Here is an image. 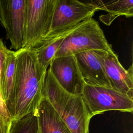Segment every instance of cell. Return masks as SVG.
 I'll return each mask as SVG.
<instances>
[{
	"label": "cell",
	"instance_id": "1",
	"mask_svg": "<svg viewBox=\"0 0 133 133\" xmlns=\"http://www.w3.org/2000/svg\"><path fill=\"white\" fill-rule=\"evenodd\" d=\"M16 55L13 103L10 112L12 120L37 111L47 71L38 64L32 49L21 48L16 51Z\"/></svg>",
	"mask_w": 133,
	"mask_h": 133
},
{
	"label": "cell",
	"instance_id": "2",
	"mask_svg": "<svg viewBox=\"0 0 133 133\" xmlns=\"http://www.w3.org/2000/svg\"><path fill=\"white\" fill-rule=\"evenodd\" d=\"M42 97L45 98L68 126L71 133H88L90 115L82 95L63 89L48 69L44 78Z\"/></svg>",
	"mask_w": 133,
	"mask_h": 133
},
{
	"label": "cell",
	"instance_id": "3",
	"mask_svg": "<svg viewBox=\"0 0 133 133\" xmlns=\"http://www.w3.org/2000/svg\"><path fill=\"white\" fill-rule=\"evenodd\" d=\"M90 50L113 51L98 22L92 18L82 22L64 38L54 58Z\"/></svg>",
	"mask_w": 133,
	"mask_h": 133
},
{
	"label": "cell",
	"instance_id": "4",
	"mask_svg": "<svg viewBox=\"0 0 133 133\" xmlns=\"http://www.w3.org/2000/svg\"><path fill=\"white\" fill-rule=\"evenodd\" d=\"M57 0H25V15L22 48H35L51 29Z\"/></svg>",
	"mask_w": 133,
	"mask_h": 133
},
{
	"label": "cell",
	"instance_id": "5",
	"mask_svg": "<svg viewBox=\"0 0 133 133\" xmlns=\"http://www.w3.org/2000/svg\"><path fill=\"white\" fill-rule=\"evenodd\" d=\"M82 96L91 117L107 111H133V99L112 88L85 84Z\"/></svg>",
	"mask_w": 133,
	"mask_h": 133
},
{
	"label": "cell",
	"instance_id": "6",
	"mask_svg": "<svg viewBox=\"0 0 133 133\" xmlns=\"http://www.w3.org/2000/svg\"><path fill=\"white\" fill-rule=\"evenodd\" d=\"M97 11L96 7L88 1L57 0L51 29L45 37L57 35L77 26L92 18Z\"/></svg>",
	"mask_w": 133,
	"mask_h": 133
},
{
	"label": "cell",
	"instance_id": "7",
	"mask_svg": "<svg viewBox=\"0 0 133 133\" xmlns=\"http://www.w3.org/2000/svg\"><path fill=\"white\" fill-rule=\"evenodd\" d=\"M25 15V0H0V22L16 51L22 48Z\"/></svg>",
	"mask_w": 133,
	"mask_h": 133
},
{
	"label": "cell",
	"instance_id": "8",
	"mask_svg": "<svg viewBox=\"0 0 133 133\" xmlns=\"http://www.w3.org/2000/svg\"><path fill=\"white\" fill-rule=\"evenodd\" d=\"M48 69L58 84L65 91L82 95L85 83L74 55L55 58Z\"/></svg>",
	"mask_w": 133,
	"mask_h": 133
},
{
	"label": "cell",
	"instance_id": "9",
	"mask_svg": "<svg viewBox=\"0 0 133 133\" xmlns=\"http://www.w3.org/2000/svg\"><path fill=\"white\" fill-rule=\"evenodd\" d=\"M98 52L112 88L133 99L132 65L126 70L114 51L98 50Z\"/></svg>",
	"mask_w": 133,
	"mask_h": 133
},
{
	"label": "cell",
	"instance_id": "10",
	"mask_svg": "<svg viewBox=\"0 0 133 133\" xmlns=\"http://www.w3.org/2000/svg\"><path fill=\"white\" fill-rule=\"evenodd\" d=\"M74 56L85 84L112 88L98 50L84 51Z\"/></svg>",
	"mask_w": 133,
	"mask_h": 133
},
{
	"label": "cell",
	"instance_id": "11",
	"mask_svg": "<svg viewBox=\"0 0 133 133\" xmlns=\"http://www.w3.org/2000/svg\"><path fill=\"white\" fill-rule=\"evenodd\" d=\"M38 133H71L50 103L42 97L37 110Z\"/></svg>",
	"mask_w": 133,
	"mask_h": 133
},
{
	"label": "cell",
	"instance_id": "12",
	"mask_svg": "<svg viewBox=\"0 0 133 133\" xmlns=\"http://www.w3.org/2000/svg\"><path fill=\"white\" fill-rule=\"evenodd\" d=\"M16 62V51L9 49L1 71L0 88L3 99L9 114L13 103Z\"/></svg>",
	"mask_w": 133,
	"mask_h": 133
},
{
	"label": "cell",
	"instance_id": "13",
	"mask_svg": "<svg viewBox=\"0 0 133 133\" xmlns=\"http://www.w3.org/2000/svg\"><path fill=\"white\" fill-rule=\"evenodd\" d=\"M95 6L97 10H104L108 13L99 16L101 22L107 25L117 17L124 16L127 18L133 16L132 0H110V1H88Z\"/></svg>",
	"mask_w": 133,
	"mask_h": 133
},
{
	"label": "cell",
	"instance_id": "14",
	"mask_svg": "<svg viewBox=\"0 0 133 133\" xmlns=\"http://www.w3.org/2000/svg\"><path fill=\"white\" fill-rule=\"evenodd\" d=\"M78 25L57 35L45 37L35 48L30 49L34 52L38 64L44 70H47L48 69L57 50L64 38Z\"/></svg>",
	"mask_w": 133,
	"mask_h": 133
},
{
	"label": "cell",
	"instance_id": "15",
	"mask_svg": "<svg viewBox=\"0 0 133 133\" xmlns=\"http://www.w3.org/2000/svg\"><path fill=\"white\" fill-rule=\"evenodd\" d=\"M9 133H38L37 111L11 122Z\"/></svg>",
	"mask_w": 133,
	"mask_h": 133
},
{
	"label": "cell",
	"instance_id": "16",
	"mask_svg": "<svg viewBox=\"0 0 133 133\" xmlns=\"http://www.w3.org/2000/svg\"><path fill=\"white\" fill-rule=\"evenodd\" d=\"M8 49L5 46L3 39L0 38V73L3 64L5 61ZM0 121L8 124H11L12 118L8 110L6 107L5 102L3 99L1 88H0Z\"/></svg>",
	"mask_w": 133,
	"mask_h": 133
}]
</instances>
